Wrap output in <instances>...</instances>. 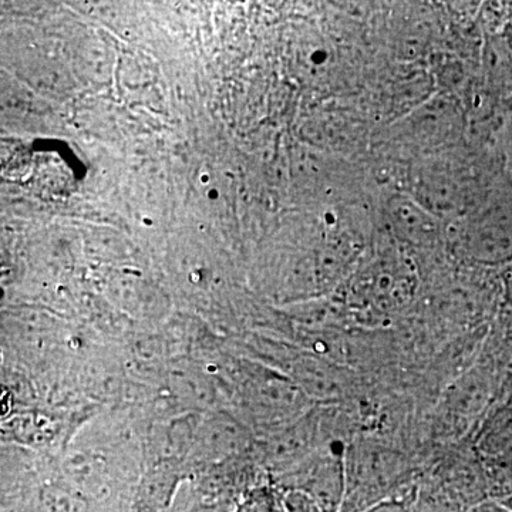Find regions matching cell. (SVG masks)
<instances>
[{"mask_svg":"<svg viewBox=\"0 0 512 512\" xmlns=\"http://www.w3.org/2000/svg\"><path fill=\"white\" fill-rule=\"evenodd\" d=\"M208 197H210V198H217L218 197V191H211L210 194H208Z\"/></svg>","mask_w":512,"mask_h":512,"instance_id":"cell-5","label":"cell"},{"mask_svg":"<svg viewBox=\"0 0 512 512\" xmlns=\"http://www.w3.org/2000/svg\"><path fill=\"white\" fill-rule=\"evenodd\" d=\"M285 512H323L318 501L305 491L292 490L284 497Z\"/></svg>","mask_w":512,"mask_h":512,"instance_id":"cell-3","label":"cell"},{"mask_svg":"<svg viewBox=\"0 0 512 512\" xmlns=\"http://www.w3.org/2000/svg\"><path fill=\"white\" fill-rule=\"evenodd\" d=\"M144 224L151 225V222H150V220H144Z\"/></svg>","mask_w":512,"mask_h":512,"instance_id":"cell-6","label":"cell"},{"mask_svg":"<svg viewBox=\"0 0 512 512\" xmlns=\"http://www.w3.org/2000/svg\"><path fill=\"white\" fill-rule=\"evenodd\" d=\"M208 180H210V178H208V174H202L201 175L202 183H208Z\"/></svg>","mask_w":512,"mask_h":512,"instance_id":"cell-4","label":"cell"},{"mask_svg":"<svg viewBox=\"0 0 512 512\" xmlns=\"http://www.w3.org/2000/svg\"><path fill=\"white\" fill-rule=\"evenodd\" d=\"M237 427L232 423L225 421H214L210 426L205 427L204 444L210 453L221 454L231 453L241 441V434L238 433Z\"/></svg>","mask_w":512,"mask_h":512,"instance_id":"cell-1","label":"cell"},{"mask_svg":"<svg viewBox=\"0 0 512 512\" xmlns=\"http://www.w3.org/2000/svg\"><path fill=\"white\" fill-rule=\"evenodd\" d=\"M235 512H285L284 498L262 488L249 494Z\"/></svg>","mask_w":512,"mask_h":512,"instance_id":"cell-2","label":"cell"}]
</instances>
